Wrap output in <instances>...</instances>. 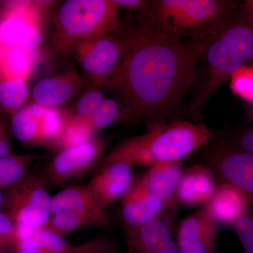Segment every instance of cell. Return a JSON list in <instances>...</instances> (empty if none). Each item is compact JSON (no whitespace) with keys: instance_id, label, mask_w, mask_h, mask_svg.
<instances>
[{"instance_id":"8d00e7d4","label":"cell","mask_w":253,"mask_h":253,"mask_svg":"<svg viewBox=\"0 0 253 253\" xmlns=\"http://www.w3.org/2000/svg\"><path fill=\"white\" fill-rule=\"evenodd\" d=\"M144 253H178L177 246L176 243L173 241L172 239L169 240L167 242L165 243L158 246L156 249L151 250Z\"/></svg>"},{"instance_id":"8992f818","label":"cell","mask_w":253,"mask_h":253,"mask_svg":"<svg viewBox=\"0 0 253 253\" xmlns=\"http://www.w3.org/2000/svg\"><path fill=\"white\" fill-rule=\"evenodd\" d=\"M44 174L28 172L3 194V211L17 225L37 231L51 217V198Z\"/></svg>"},{"instance_id":"8fae6325","label":"cell","mask_w":253,"mask_h":253,"mask_svg":"<svg viewBox=\"0 0 253 253\" xmlns=\"http://www.w3.org/2000/svg\"><path fill=\"white\" fill-rule=\"evenodd\" d=\"M40 11L34 4L24 11L1 13L0 45H21L38 49L42 41Z\"/></svg>"},{"instance_id":"7bdbcfd3","label":"cell","mask_w":253,"mask_h":253,"mask_svg":"<svg viewBox=\"0 0 253 253\" xmlns=\"http://www.w3.org/2000/svg\"><path fill=\"white\" fill-rule=\"evenodd\" d=\"M251 116L253 118V109L252 110V111H251Z\"/></svg>"},{"instance_id":"7402d4cb","label":"cell","mask_w":253,"mask_h":253,"mask_svg":"<svg viewBox=\"0 0 253 253\" xmlns=\"http://www.w3.org/2000/svg\"><path fill=\"white\" fill-rule=\"evenodd\" d=\"M96 132L89 119L71 115L61 136L51 146L59 151L75 147L94 139Z\"/></svg>"},{"instance_id":"7c38bea8","label":"cell","mask_w":253,"mask_h":253,"mask_svg":"<svg viewBox=\"0 0 253 253\" xmlns=\"http://www.w3.org/2000/svg\"><path fill=\"white\" fill-rule=\"evenodd\" d=\"M166 209L162 201L148 191L139 176L133 179L121 199V216L126 231L159 218Z\"/></svg>"},{"instance_id":"d590c367","label":"cell","mask_w":253,"mask_h":253,"mask_svg":"<svg viewBox=\"0 0 253 253\" xmlns=\"http://www.w3.org/2000/svg\"><path fill=\"white\" fill-rule=\"evenodd\" d=\"M11 154L9 129L7 122L0 116V156Z\"/></svg>"},{"instance_id":"9c48e42d","label":"cell","mask_w":253,"mask_h":253,"mask_svg":"<svg viewBox=\"0 0 253 253\" xmlns=\"http://www.w3.org/2000/svg\"><path fill=\"white\" fill-rule=\"evenodd\" d=\"M104 146V141L96 136L84 144L61 150L46 166L44 177L55 186L79 179L99 161Z\"/></svg>"},{"instance_id":"5b68a950","label":"cell","mask_w":253,"mask_h":253,"mask_svg":"<svg viewBox=\"0 0 253 253\" xmlns=\"http://www.w3.org/2000/svg\"><path fill=\"white\" fill-rule=\"evenodd\" d=\"M118 9L113 0L65 1L54 18L55 49L66 53L82 41L121 31Z\"/></svg>"},{"instance_id":"4dcf8cb0","label":"cell","mask_w":253,"mask_h":253,"mask_svg":"<svg viewBox=\"0 0 253 253\" xmlns=\"http://www.w3.org/2000/svg\"><path fill=\"white\" fill-rule=\"evenodd\" d=\"M104 95L97 89H91L86 91L78 100L76 106V111L73 115L89 119L99 109L104 101Z\"/></svg>"},{"instance_id":"ab89813d","label":"cell","mask_w":253,"mask_h":253,"mask_svg":"<svg viewBox=\"0 0 253 253\" xmlns=\"http://www.w3.org/2000/svg\"><path fill=\"white\" fill-rule=\"evenodd\" d=\"M33 4L36 5L37 7L39 8L40 9H43V8L47 7V6H50L54 2V1H49V0H47V1H42V0H39V1H33Z\"/></svg>"},{"instance_id":"f35d334b","label":"cell","mask_w":253,"mask_h":253,"mask_svg":"<svg viewBox=\"0 0 253 253\" xmlns=\"http://www.w3.org/2000/svg\"><path fill=\"white\" fill-rule=\"evenodd\" d=\"M83 253H118L111 252L108 249V244L106 241H104L102 244H100L99 246H96L94 249L89 250L86 252Z\"/></svg>"},{"instance_id":"277c9868","label":"cell","mask_w":253,"mask_h":253,"mask_svg":"<svg viewBox=\"0 0 253 253\" xmlns=\"http://www.w3.org/2000/svg\"><path fill=\"white\" fill-rule=\"evenodd\" d=\"M237 1L230 0L152 1L147 20L164 31L195 41L212 36L232 16Z\"/></svg>"},{"instance_id":"2e32d148","label":"cell","mask_w":253,"mask_h":253,"mask_svg":"<svg viewBox=\"0 0 253 253\" xmlns=\"http://www.w3.org/2000/svg\"><path fill=\"white\" fill-rule=\"evenodd\" d=\"M182 162L155 164L139 176L150 193L164 204L166 209L174 210L179 205L177 191L184 174Z\"/></svg>"},{"instance_id":"1f68e13d","label":"cell","mask_w":253,"mask_h":253,"mask_svg":"<svg viewBox=\"0 0 253 253\" xmlns=\"http://www.w3.org/2000/svg\"><path fill=\"white\" fill-rule=\"evenodd\" d=\"M17 238L16 223L4 212H0V250L13 249Z\"/></svg>"},{"instance_id":"74e56055","label":"cell","mask_w":253,"mask_h":253,"mask_svg":"<svg viewBox=\"0 0 253 253\" xmlns=\"http://www.w3.org/2000/svg\"><path fill=\"white\" fill-rule=\"evenodd\" d=\"M242 9L243 13L246 15L253 26V0L245 1L242 5Z\"/></svg>"},{"instance_id":"5bb4252c","label":"cell","mask_w":253,"mask_h":253,"mask_svg":"<svg viewBox=\"0 0 253 253\" xmlns=\"http://www.w3.org/2000/svg\"><path fill=\"white\" fill-rule=\"evenodd\" d=\"M129 164L117 162L99 168L87 184L88 189L101 207L108 206L122 199L132 182V172Z\"/></svg>"},{"instance_id":"d6986e66","label":"cell","mask_w":253,"mask_h":253,"mask_svg":"<svg viewBox=\"0 0 253 253\" xmlns=\"http://www.w3.org/2000/svg\"><path fill=\"white\" fill-rule=\"evenodd\" d=\"M37 60V50L21 45H0V76L28 81Z\"/></svg>"},{"instance_id":"ac0fdd59","label":"cell","mask_w":253,"mask_h":253,"mask_svg":"<svg viewBox=\"0 0 253 253\" xmlns=\"http://www.w3.org/2000/svg\"><path fill=\"white\" fill-rule=\"evenodd\" d=\"M249 206L239 191L228 184L219 182L205 207L219 224L232 226L240 216L249 211Z\"/></svg>"},{"instance_id":"ffe728a7","label":"cell","mask_w":253,"mask_h":253,"mask_svg":"<svg viewBox=\"0 0 253 253\" xmlns=\"http://www.w3.org/2000/svg\"><path fill=\"white\" fill-rule=\"evenodd\" d=\"M128 245L134 253H144L172 239L166 221L156 218L134 230L126 231Z\"/></svg>"},{"instance_id":"3957f363","label":"cell","mask_w":253,"mask_h":253,"mask_svg":"<svg viewBox=\"0 0 253 253\" xmlns=\"http://www.w3.org/2000/svg\"><path fill=\"white\" fill-rule=\"evenodd\" d=\"M253 58V26L242 12L233 16L211 38L201 59L204 70L189 113L199 117L219 89L233 74Z\"/></svg>"},{"instance_id":"ba28073f","label":"cell","mask_w":253,"mask_h":253,"mask_svg":"<svg viewBox=\"0 0 253 253\" xmlns=\"http://www.w3.org/2000/svg\"><path fill=\"white\" fill-rule=\"evenodd\" d=\"M208 168L220 183L239 191L253 206V154L230 143H217L208 154Z\"/></svg>"},{"instance_id":"60d3db41","label":"cell","mask_w":253,"mask_h":253,"mask_svg":"<svg viewBox=\"0 0 253 253\" xmlns=\"http://www.w3.org/2000/svg\"><path fill=\"white\" fill-rule=\"evenodd\" d=\"M3 203V193L1 192V190H0V209L2 207Z\"/></svg>"},{"instance_id":"cb8c5ba5","label":"cell","mask_w":253,"mask_h":253,"mask_svg":"<svg viewBox=\"0 0 253 253\" xmlns=\"http://www.w3.org/2000/svg\"><path fill=\"white\" fill-rule=\"evenodd\" d=\"M33 114L28 105L11 116V130L20 142L41 145V121Z\"/></svg>"},{"instance_id":"d6a6232c","label":"cell","mask_w":253,"mask_h":253,"mask_svg":"<svg viewBox=\"0 0 253 253\" xmlns=\"http://www.w3.org/2000/svg\"><path fill=\"white\" fill-rule=\"evenodd\" d=\"M229 143L253 154V127L231 133Z\"/></svg>"},{"instance_id":"484cf974","label":"cell","mask_w":253,"mask_h":253,"mask_svg":"<svg viewBox=\"0 0 253 253\" xmlns=\"http://www.w3.org/2000/svg\"><path fill=\"white\" fill-rule=\"evenodd\" d=\"M44 227L54 234L64 237L68 234L84 227L97 228L96 224L89 219L71 212H61L52 214Z\"/></svg>"},{"instance_id":"83f0119b","label":"cell","mask_w":253,"mask_h":253,"mask_svg":"<svg viewBox=\"0 0 253 253\" xmlns=\"http://www.w3.org/2000/svg\"><path fill=\"white\" fill-rule=\"evenodd\" d=\"M230 89L236 96L245 101L253 102V67L243 66L233 74Z\"/></svg>"},{"instance_id":"4fadbf2b","label":"cell","mask_w":253,"mask_h":253,"mask_svg":"<svg viewBox=\"0 0 253 253\" xmlns=\"http://www.w3.org/2000/svg\"><path fill=\"white\" fill-rule=\"evenodd\" d=\"M61 212L89 218L100 229L111 224L109 213L98 204L86 185L70 186L52 196L51 215Z\"/></svg>"},{"instance_id":"44dd1931","label":"cell","mask_w":253,"mask_h":253,"mask_svg":"<svg viewBox=\"0 0 253 253\" xmlns=\"http://www.w3.org/2000/svg\"><path fill=\"white\" fill-rule=\"evenodd\" d=\"M41 156L34 154L0 156V190L7 189L28 174L30 167Z\"/></svg>"},{"instance_id":"d4e9b609","label":"cell","mask_w":253,"mask_h":253,"mask_svg":"<svg viewBox=\"0 0 253 253\" xmlns=\"http://www.w3.org/2000/svg\"><path fill=\"white\" fill-rule=\"evenodd\" d=\"M34 236L42 253H83L94 249L104 241L102 239H95L84 244L73 245L45 227L37 230Z\"/></svg>"},{"instance_id":"7a4b0ae2","label":"cell","mask_w":253,"mask_h":253,"mask_svg":"<svg viewBox=\"0 0 253 253\" xmlns=\"http://www.w3.org/2000/svg\"><path fill=\"white\" fill-rule=\"evenodd\" d=\"M214 136V131L203 123L154 121L149 123L144 134L118 144L101 160L99 168L117 162L147 168L157 163L181 162Z\"/></svg>"},{"instance_id":"30bf717a","label":"cell","mask_w":253,"mask_h":253,"mask_svg":"<svg viewBox=\"0 0 253 253\" xmlns=\"http://www.w3.org/2000/svg\"><path fill=\"white\" fill-rule=\"evenodd\" d=\"M219 226L204 206L181 221L176 241L178 253H215Z\"/></svg>"},{"instance_id":"e0dca14e","label":"cell","mask_w":253,"mask_h":253,"mask_svg":"<svg viewBox=\"0 0 253 253\" xmlns=\"http://www.w3.org/2000/svg\"><path fill=\"white\" fill-rule=\"evenodd\" d=\"M216 187L211 168L199 164L191 166L184 171L178 187L179 204L185 207H204L212 198Z\"/></svg>"},{"instance_id":"4316f807","label":"cell","mask_w":253,"mask_h":253,"mask_svg":"<svg viewBox=\"0 0 253 253\" xmlns=\"http://www.w3.org/2000/svg\"><path fill=\"white\" fill-rule=\"evenodd\" d=\"M71 115L59 109H47L41 121V144L52 146L59 139Z\"/></svg>"},{"instance_id":"6da1fadb","label":"cell","mask_w":253,"mask_h":253,"mask_svg":"<svg viewBox=\"0 0 253 253\" xmlns=\"http://www.w3.org/2000/svg\"><path fill=\"white\" fill-rule=\"evenodd\" d=\"M126 51L121 66L104 86L122 99L123 123L168 121L179 110L196 82L209 38L185 41L146 19L124 27Z\"/></svg>"},{"instance_id":"f1b7e54d","label":"cell","mask_w":253,"mask_h":253,"mask_svg":"<svg viewBox=\"0 0 253 253\" xmlns=\"http://www.w3.org/2000/svg\"><path fill=\"white\" fill-rule=\"evenodd\" d=\"M120 114L121 109L118 103L113 99H104L89 121L95 130L98 131L119 121Z\"/></svg>"},{"instance_id":"e575fe53","label":"cell","mask_w":253,"mask_h":253,"mask_svg":"<svg viewBox=\"0 0 253 253\" xmlns=\"http://www.w3.org/2000/svg\"><path fill=\"white\" fill-rule=\"evenodd\" d=\"M33 1L29 0H4L0 1V13L24 11L31 9Z\"/></svg>"},{"instance_id":"b9f144b4","label":"cell","mask_w":253,"mask_h":253,"mask_svg":"<svg viewBox=\"0 0 253 253\" xmlns=\"http://www.w3.org/2000/svg\"><path fill=\"white\" fill-rule=\"evenodd\" d=\"M0 253H6L5 251H2V250H0Z\"/></svg>"},{"instance_id":"603a6c76","label":"cell","mask_w":253,"mask_h":253,"mask_svg":"<svg viewBox=\"0 0 253 253\" xmlns=\"http://www.w3.org/2000/svg\"><path fill=\"white\" fill-rule=\"evenodd\" d=\"M29 94L27 81L0 76V106L11 116L25 106Z\"/></svg>"},{"instance_id":"52a82bcc","label":"cell","mask_w":253,"mask_h":253,"mask_svg":"<svg viewBox=\"0 0 253 253\" xmlns=\"http://www.w3.org/2000/svg\"><path fill=\"white\" fill-rule=\"evenodd\" d=\"M126 46V37L121 28L117 33L82 41L72 51L93 85L104 86L121 66Z\"/></svg>"},{"instance_id":"9a60e30c","label":"cell","mask_w":253,"mask_h":253,"mask_svg":"<svg viewBox=\"0 0 253 253\" xmlns=\"http://www.w3.org/2000/svg\"><path fill=\"white\" fill-rule=\"evenodd\" d=\"M86 81L76 73L44 78L32 89L34 103L47 109H59L86 86Z\"/></svg>"},{"instance_id":"836d02e7","label":"cell","mask_w":253,"mask_h":253,"mask_svg":"<svg viewBox=\"0 0 253 253\" xmlns=\"http://www.w3.org/2000/svg\"><path fill=\"white\" fill-rule=\"evenodd\" d=\"M118 7L128 10V11H136L141 14L147 15L151 9L152 1H144V0H113Z\"/></svg>"},{"instance_id":"f546056e","label":"cell","mask_w":253,"mask_h":253,"mask_svg":"<svg viewBox=\"0 0 253 253\" xmlns=\"http://www.w3.org/2000/svg\"><path fill=\"white\" fill-rule=\"evenodd\" d=\"M245 253H253V214L248 211L240 216L232 226Z\"/></svg>"}]
</instances>
